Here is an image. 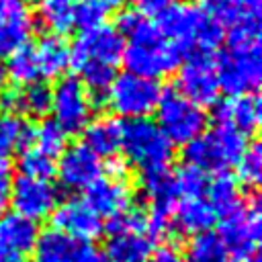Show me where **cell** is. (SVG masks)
Segmentation results:
<instances>
[{
    "label": "cell",
    "instance_id": "6da1fadb",
    "mask_svg": "<svg viewBox=\"0 0 262 262\" xmlns=\"http://www.w3.org/2000/svg\"><path fill=\"white\" fill-rule=\"evenodd\" d=\"M117 31L127 39L123 47L127 72L158 80L178 70L184 53L160 33L149 16L137 10H127L119 16Z\"/></svg>",
    "mask_w": 262,
    "mask_h": 262
},
{
    "label": "cell",
    "instance_id": "7a4b0ae2",
    "mask_svg": "<svg viewBox=\"0 0 262 262\" xmlns=\"http://www.w3.org/2000/svg\"><path fill=\"white\" fill-rule=\"evenodd\" d=\"M125 39L115 27L100 25L86 29L70 47V63L74 66L82 86L92 92H104L117 76L123 61Z\"/></svg>",
    "mask_w": 262,
    "mask_h": 262
},
{
    "label": "cell",
    "instance_id": "3957f363",
    "mask_svg": "<svg viewBox=\"0 0 262 262\" xmlns=\"http://www.w3.org/2000/svg\"><path fill=\"white\" fill-rule=\"evenodd\" d=\"M227 45L215 57L219 88L229 96L252 94L262 78L260 23L227 29Z\"/></svg>",
    "mask_w": 262,
    "mask_h": 262
},
{
    "label": "cell",
    "instance_id": "277c9868",
    "mask_svg": "<svg viewBox=\"0 0 262 262\" xmlns=\"http://www.w3.org/2000/svg\"><path fill=\"white\" fill-rule=\"evenodd\" d=\"M156 27L182 53L190 49L211 53L221 45L225 35L221 23L211 18L196 4H188V2H176L164 12H160Z\"/></svg>",
    "mask_w": 262,
    "mask_h": 262
},
{
    "label": "cell",
    "instance_id": "5b68a950",
    "mask_svg": "<svg viewBox=\"0 0 262 262\" xmlns=\"http://www.w3.org/2000/svg\"><path fill=\"white\" fill-rule=\"evenodd\" d=\"M156 237L149 229L147 213L129 209L108 223V239L104 246V262H147L154 252Z\"/></svg>",
    "mask_w": 262,
    "mask_h": 262
},
{
    "label": "cell",
    "instance_id": "8992f818",
    "mask_svg": "<svg viewBox=\"0 0 262 262\" xmlns=\"http://www.w3.org/2000/svg\"><path fill=\"white\" fill-rule=\"evenodd\" d=\"M121 151L125 160L141 172L168 168L174 145L149 119H131L121 123Z\"/></svg>",
    "mask_w": 262,
    "mask_h": 262
},
{
    "label": "cell",
    "instance_id": "52a82bcc",
    "mask_svg": "<svg viewBox=\"0 0 262 262\" xmlns=\"http://www.w3.org/2000/svg\"><path fill=\"white\" fill-rule=\"evenodd\" d=\"M246 145L244 135L215 125L211 131H203L196 139L184 145V160L186 166L199 168L207 174H223L227 168L235 166Z\"/></svg>",
    "mask_w": 262,
    "mask_h": 262
},
{
    "label": "cell",
    "instance_id": "ba28073f",
    "mask_svg": "<svg viewBox=\"0 0 262 262\" xmlns=\"http://www.w3.org/2000/svg\"><path fill=\"white\" fill-rule=\"evenodd\" d=\"M162 96V86L158 80H149L131 72L115 76V80L104 90V100L108 108L127 121L147 119Z\"/></svg>",
    "mask_w": 262,
    "mask_h": 262
},
{
    "label": "cell",
    "instance_id": "9c48e42d",
    "mask_svg": "<svg viewBox=\"0 0 262 262\" xmlns=\"http://www.w3.org/2000/svg\"><path fill=\"white\" fill-rule=\"evenodd\" d=\"M158 129L172 145H186L196 139L207 127L203 106L184 98L178 90H162L156 106Z\"/></svg>",
    "mask_w": 262,
    "mask_h": 262
},
{
    "label": "cell",
    "instance_id": "30bf717a",
    "mask_svg": "<svg viewBox=\"0 0 262 262\" xmlns=\"http://www.w3.org/2000/svg\"><path fill=\"white\" fill-rule=\"evenodd\" d=\"M141 188H143V196L147 199V205H149L147 221H149V229H151L154 237L156 239L170 237L174 233L172 213L180 199L174 172L170 168L141 172Z\"/></svg>",
    "mask_w": 262,
    "mask_h": 262
},
{
    "label": "cell",
    "instance_id": "8fae6325",
    "mask_svg": "<svg viewBox=\"0 0 262 262\" xmlns=\"http://www.w3.org/2000/svg\"><path fill=\"white\" fill-rule=\"evenodd\" d=\"M86 205L100 219H115L133 207V186L127 180V168L121 162H111L104 172L86 188Z\"/></svg>",
    "mask_w": 262,
    "mask_h": 262
},
{
    "label": "cell",
    "instance_id": "7c38bea8",
    "mask_svg": "<svg viewBox=\"0 0 262 262\" xmlns=\"http://www.w3.org/2000/svg\"><path fill=\"white\" fill-rule=\"evenodd\" d=\"M92 94L76 78H61L51 88V121L63 131V135H78L92 121Z\"/></svg>",
    "mask_w": 262,
    "mask_h": 262
},
{
    "label": "cell",
    "instance_id": "4fadbf2b",
    "mask_svg": "<svg viewBox=\"0 0 262 262\" xmlns=\"http://www.w3.org/2000/svg\"><path fill=\"white\" fill-rule=\"evenodd\" d=\"M219 237L225 246V252L231 254L237 262H244L252 256H258L262 221L258 201H246L237 211L221 217Z\"/></svg>",
    "mask_w": 262,
    "mask_h": 262
},
{
    "label": "cell",
    "instance_id": "5bb4252c",
    "mask_svg": "<svg viewBox=\"0 0 262 262\" xmlns=\"http://www.w3.org/2000/svg\"><path fill=\"white\" fill-rule=\"evenodd\" d=\"M176 90L199 106L217 102L221 88H219L215 57L211 53L192 51L186 57V61L178 66Z\"/></svg>",
    "mask_w": 262,
    "mask_h": 262
},
{
    "label": "cell",
    "instance_id": "9a60e30c",
    "mask_svg": "<svg viewBox=\"0 0 262 262\" xmlns=\"http://www.w3.org/2000/svg\"><path fill=\"white\" fill-rule=\"evenodd\" d=\"M59 203L57 186L49 178H33L18 174L12 180L10 188V205L16 215L37 223L47 219Z\"/></svg>",
    "mask_w": 262,
    "mask_h": 262
},
{
    "label": "cell",
    "instance_id": "2e32d148",
    "mask_svg": "<svg viewBox=\"0 0 262 262\" xmlns=\"http://www.w3.org/2000/svg\"><path fill=\"white\" fill-rule=\"evenodd\" d=\"M31 252L33 262H104L92 242L78 239L55 227L41 231Z\"/></svg>",
    "mask_w": 262,
    "mask_h": 262
},
{
    "label": "cell",
    "instance_id": "e0dca14e",
    "mask_svg": "<svg viewBox=\"0 0 262 262\" xmlns=\"http://www.w3.org/2000/svg\"><path fill=\"white\" fill-rule=\"evenodd\" d=\"M55 172L59 184L68 190H86L104 172V166L100 158L94 156L84 143H76L59 154L55 162Z\"/></svg>",
    "mask_w": 262,
    "mask_h": 262
},
{
    "label": "cell",
    "instance_id": "ac0fdd59",
    "mask_svg": "<svg viewBox=\"0 0 262 262\" xmlns=\"http://www.w3.org/2000/svg\"><path fill=\"white\" fill-rule=\"evenodd\" d=\"M33 29L35 12L27 0H0V57L27 45Z\"/></svg>",
    "mask_w": 262,
    "mask_h": 262
},
{
    "label": "cell",
    "instance_id": "d6986e66",
    "mask_svg": "<svg viewBox=\"0 0 262 262\" xmlns=\"http://www.w3.org/2000/svg\"><path fill=\"white\" fill-rule=\"evenodd\" d=\"M213 119H215V125L227 127V129L237 131L239 135L248 137V135L256 133L260 127V119H262L260 98L254 92L229 96V98L217 102Z\"/></svg>",
    "mask_w": 262,
    "mask_h": 262
},
{
    "label": "cell",
    "instance_id": "ffe728a7",
    "mask_svg": "<svg viewBox=\"0 0 262 262\" xmlns=\"http://www.w3.org/2000/svg\"><path fill=\"white\" fill-rule=\"evenodd\" d=\"M51 219L55 229L78 239L92 242L102 233V219L86 205L84 199H68L63 203H57Z\"/></svg>",
    "mask_w": 262,
    "mask_h": 262
},
{
    "label": "cell",
    "instance_id": "44dd1931",
    "mask_svg": "<svg viewBox=\"0 0 262 262\" xmlns=\"http://www.w3.org/2000/svg\"><path fill=\"white\" fill-rule=\"evenodd\" d=\"M31 47L41 82L61 78L70 68V45L61 35L47 33L39 41L31 43Z\"/></svg>",
    "mask_w": 262,
    "mask_h": 262
},
{
    "label": "cell",
    "instance_id": "7402d4cb",
    "mask_svg": "<svg viewBox=\"0 0 262 262\" xmlns=\"http://www.w3.org/2000/svg\"><path fill=\"white\" fill-rule=\"evenodd\" d=\"M4 111L16 113L25 119L29 117H45L51 106V88L45 82H33L8 92H2Z\"/></svg>",
    "mask_w": 262,
    "mask_h": 262
},
{
    "label": "cell",
    "instance_id": "603a6c76",
    "mask_svg": "<svg viewBox=\"0 0 262 262\" xmlns=\"http://www.w3.org/2000/svg\"><path fill=\"white\" fill-rule=\"evenodd\" d=\"M217 221V215L213 207L207 203L205 196H190L182 199L174 213H172V227L174 233H186V235H199L213 229V223Z\"/></svg>",
    "mask_w": 262,
    "mask_h": 262
},
{
    "label": "cell",
    "instance_id": "cb8c5ba5",
    "mask_svg": "<svg viewBox=\"0 0 262 262\" xmlns=\"http://www.w3.org/2000/svg\"><path fill=\"white\" fill-rule=\"evenodd\" d=\"M37 235H39L37 223L16 213H8L0 217V254L23 258V254L33 250Z\"/></svg>",
    "mask_w": 262,
    "mask_h": 262
},
{
    "label": "cell",
    "instance_id": "d4e9b609",
    "mask_svg": "<svg viewBox=\"0 0 262 262\" xmlns=\"http://www.w3.org/2000/svg\"><path fill=\"white\" fill-rule=\"evenodd\" d=\"M82 133L84 145L98 158H115L121 151V121L115 117H98Z\"/></svg>",
    "mask_w": 262,
    "mask_h": 262
},
{
    "label": "cell",
    "instance_id": "484cf974",
    "mask_svg": "<svg viewBox=\"0 0 262 262\" xmlns=\"http://www.w3.org/2000/svg\"><path fill=\"white\" fill-rule=\"evenodd\" d=\"M205 199L213 207L217 217H225V215L237 211L248 201L246 194H244V186L237 182V178H233L225 172L217 174L209 180Z\"/></svg>",
    "mask_w": 262,
    "mask_h": 262
},
{
    "label": "cell",
    "instance_id": "4316f807",
    "mask_svg": "<svg viewBox=\"0 0 262 262\" xmlns=\"http://www.w3.org/2000/svg\"><path fill=\"white\" fill-rule=\"evenodd\" d=\"M33 125L29 119L4 111L0 115V156L10 158V156H20L33 141Z\"/></svg>",
    "mask_w": 262,
    "mask_h": 262
},
{
    "label": "cell",
    "instance_id": "83f0119b",
    "mask_svg": "<svg viewBox=\"0 0 262 262\" xmlns=\"http://www.w3.org/2000/svg\"><path fill=\"white\" fill-rule=\"evenodd\" d=\"M78 0H37V16L53 35H66L74 29Z\"/></svg>",
    "mask_w": 262,
    "mask_h": 262
},
{
    "label": "cell",
    "instance_id": "f1b7e54d",
    "mask_svg": "<svg viewBox=\"0 0 262 262\" xmlns=\"http://www.w3.org/2000/svg\"><path fill=\"white\" fill-rule=\"evenodd\" d=\"M121 4L123 0H78L74 27H80L82 31L100 27L111 14H115L121 8Z\"/></svg>",
    "mask_w": 262,
    "mask_h": 262
},
{
    "label": "cell",
    "instance_id": "f546056e",
    "mask_svg": "<svg viewBox=\"0 0 262 262\" xmlns=\"http://www.w3.org/2000/svg\"><path fill=\"white\" fill-rule=\"evenodd\" d=\"M186 262H225L227 252L221 237L215 231L192 235L186 248Z\"/></svg>",
    "mask_w": 262,
    "mask_h": 262
},
{
    "label": "cell",
    "instance_id": "4dcf8cb0",
    "mask_svg": "<svg viewBox=\"0 0 262 262\" xmlns=\"http://www.w3.org/2000/svg\"><path fill=\"white\" fill-rule=\"evenodd\" d=\"M196 2H199L196 6L203 12H207L211 18L221 23L223 29H233V27H239V25L260 23V18H252V16L242 14L233 0H196Z\"/></svg>",
    "mask_w": 262,
    "mask_h": 262
},
{
    "label": "cell",
    "instance_id": "1f68e13d",
    "mask_svg": "<svg viewBox=\"0 0 262 262\" xmlns=\"http://www.w3.org/2000/svg\"><path fill=\"white\" fill-rule=\"evenodd\" d=\"M8 66H6V76L18 84V86H27L33 82H41L39 80V72L33 59V47L31 41L27 45H23L20 49H16L12 55H8Z\"/></svg>",
    "mask_w": 262,
    "mask_h": 262
},
{
    "label": "cell",
    "instance_id": "d6a6232c",
    "mask_svg": "<svg viewBox=\"0 0 262 262\" xmlns=\"http://www.w3.org/2000/svg\"><path fill=\"white\" fill-rule=\"evenodd\" d=\"M31 145L35 149H39L41 154H45V156H49V158H53L57 162L59 154L66 149V135L53 121H45L33 131Z\"/></svg>",
    "mask_w": 262,
    "mask_h": 262
},
{
    "label": "cell",
    "instance_id": "836d02e7",
    "mask_svg": "<svg viewBox=\"0 0 262 262\" xmlns=\"http://www.w3.org/2000/svg\"><path fill=\"white\" fill-rule=\"evenodd\" d=\"M237 182L242 186H258L262 178V149L258 143L246 145L242 156L235 162Z\"/></svg>",
    "mask_w": 262,
    "mask_h": 262
},
{
    "label": "cell",
    "instance_id": "e575fe53",
    "mask_svg": "<svg viewBox=\"0 0 262 262\" xmlns=\"http://www.w3.org/2000/svg\"><path fill=\"white\" fill-rule=\"evenodd\" d=\"M176 176V184H178V192L180 199H190V196H205L207 186L211 176L199 168L192 166H184L178 172H174Z\"/></svg>",
    "mask_w": 262,
    "mask_h": 262
},
{
    "label": "cell",
    "instance_id": "d590c367",
    "mask_svg": "<svg viewBox=\"0 0 262 262\" xmlns=\"http://www.w3.org/2000/svg\"><path fill=\"white\" fill-rule=\"evenodd\" d=\"M18 168L20 174L25 176H33V178H49L55 172V160L41 154L39 149H35L33 145H29L18 160Z\"/></svg>",
    "mask_w": 262,
    "mask_h": 262
},
{
    "label": "cell",
    "instance_id": "8d00e7d4",
    "mask_svg": "<svg viewBox=\"0 0 262 262\" xmlns=\"http://www.w3.org/2000/svg\"><path fill=\"white\" fill-rule=\"evenodd\" d=\"M12 166L6 158L0 156V217L6 215V209L10 207V188H12Z\"/></svg>",
    "mask_w": 262,
    "mask_h": 262
},
{
    "label": "cell",
    "instance_id": "74e56055",
    "mask_svg": "<svg viewBox=\"0 0 262 262\" xmlns=\"http://www.w3.org/2000/svg\"><path fill=\"white\" fill-rule=\"evenodd\" d=\"M137 8V12L145 14V16H158L160 12H164L166 8H170L172 4L180 2V0H131Z\"/></svg>",
    "mask_w": 262,
    "mask_h": 262
},
{
    "label": "cell",
    "instance_id": "f35d334b",
    "mask_svg": "<svg viewBox=\"0 0 262 262\" xmlns=\"http://www.w3.org/2000/svg\"><path fill=\"white\" fill-rule=\"evenodd\" d=\"M151 262H186V258H184V254L180 252V248L162 246V248H158V252L154 254Z\"/></svg>",
    "mask_w": 262,
    "mask_h": 262
},
{
    "label": "cell",
    "instance_id": "ab89813d",
    "mask_svg": "<svg viewBox=\"0 0 262 262\" xmlns=\"http://www.w3.org/2000/svg\"><path fill=\"white\" fill-rule=\"evenodd\" d=\"M233 2L242 14L252 16V18H260V0H233Z\"/></svg>",
    "mask_w": 262,
    "mask_h": 262
},
{
    "label": "cell",
    "instance_id": "60d3db41",
    "mask_svg": "<svg viewBox=\"0 0 262 262\" xmlns=\"http://www.w3.org/2000/svg\"><path fill=\"white\" fill-rule=\"evenodd\" d=\"M6 80H8V76H6V66H4L2 59H0V96H2L4 88H6Z\"/></svg>",
    "mask_w": 262,
    "mask_h": 262
},
{
    "label": "cell",
    "instance_id": "b9f144b4",
    "mask_svg": "<svg viewBox=\"0 0 262 262\" xmlns=\"http://www.w3.org/2000/svg\"><path fill=\"white\" fill-rule=\"evenodd\" d=\"M0 262H23V258H18V256H4V254H0Z\"/></svg>",
    "mask_w": 262,
    "mask_h": 262
}]
</instances>
